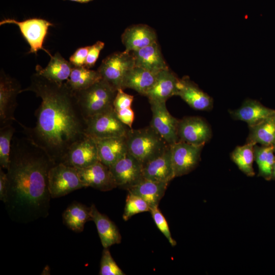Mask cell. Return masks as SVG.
<instances>
[{"instance_id":"d6a6232c","label":"cell","mask_w":275,"mask_h":275,"mask_svg":"<svg viewBox=\"0 0 275 275\" xmlns=\"http://www.w3.org/2000/svg\"><path fill=\"white\" fill-rule=\"evenodd\" d=\"M12 123L1 126L0 128V165L7 170L10 163L12 141L15 132Z\"/></svg>"},{"instance_id":"74e56055","label":"cell","mask_w":275,"mask_h":275,"mask_svg":"<svg viewBox=\"0 0 275 275\" xmlns=\"http://www.w3.org/2000/svg\"><path fill=\"white\" fill-rule=\"evenodd\" d=\"M90 48L87 46L78 48L69 58V62L75 67L84 66Z\"/></svg>"},{"instance_id":"7c38bea8","label":"cell","mask_w":275,"mask_h":275,"mask_svg":"<svg viewBox=\"0 0 275 275\" xmlns=\"http://www.w3.org/2000/svg\"><path fill=\"white\" fill-rule=\"evenodd\" d=\"M21 86L14 78L3 71L0 75V124L1 126L16 121L14 113L17 106L16 97L20 93Z\"/></svg>"},{"instance_id":"e575fe53","label":"cell","mask_w":275,"mask_h":275,"mask_svg":"<svg viewBox=\"0 0 275 275\" xmlns=\"http://www.w3.org/2000/svg\"><path fill=\"white\" fill-rule=\"evenodd\" d=\"M100 275H125L122 270L118 266L108 248H104L100 263Z\"/></svg>"},{"instance_id":"2e32d148","label":"cell","mask_w":275,"mask_h":275,"mask_svg":"<svg viewBox=\"0 0 275 275\" xmlns=\"http://www.w3.org/2000/svg\"><path fill=\"white\" fill-rule=\"evenodd\" d=\"M175 96H180L191 107L199 111H208L213 105L212 98L201 90L187 76L178 81Z\"/></svg>"},{"instance_id":"5b68a950","label":"cell","mask_w":275,"mask_h":275,"mask_svg":"<svg viewBox=\"0 0 275 275\" xmlns=\"http://www.w3.org/2000/svg\"><path fill=\"white\" fill-rule=\"evenodd\" d=\"M48 190L51 198H57L85 187L76 168L61 162L53 166L48 174Z\"/></svg>"},{"instance_id":"603a6c76","label":"cell","mask_w":275,"mask_h":275,"mask_svg":"<svg viewBox=\"0 0 275 275\" xmlns=\"http://www.w3.org/2000/svg\"><path fill=\"white\" fill-rule=\"evenodd\" d=\"M90 207L92 221L96 225L103 248L121 243V235L115 224L106 215L100 213L94 204Z\"/></svg>"},{"instance_id":"7a4b0ae2","label":"cell","mask_w":275,"mask_h":275,"mask_svg":"<svg viewBox=\"0 0 275 275\" xmlns=\"http://www.w3.org/2000/svg\"><path fill=\"white\" fill-rule=\"evenodd\" d=\"M54 162L27 138H13L6 209L11 220L27 224L49 214L51 196L48 174Z\"/></svg>"},{"instance_id":"ffe728a7","label":"cell","mask_w":275,"mask_h":275,"mask_svg":"<svg viewBox=\"0 0 275 275\" xmlns=\"http://www.w3.org/2000/svg\"><path fill=\"white\" fill-rule=\"evenodd\" d=\"M95 140L99 161L108 167L128 152L126 135Z\"/></svg>"},{"instance_id":"836d02e7","label":"cell","mask_w":275,"mask_h":275,"mask_svg":"<svg viewBox=\"0 0 275 275\" xmlns=\"http://www.w3.org/2000/svg\"><path fill=\"white\" fill-rule=\"evenodd\" d=\"M148 204L141 197L128 192L125 201L123 219L128 221L135 214L144 212H150Z\"/></svg>"},{"instance_id":"4316f807","label":"cell","mask_w":275,"mask_h":275,"mask_svg":"<svg viewBox=\"0 0 275 275\" xmlns=\"http://www.w3.org/2000/svg\"><path fill=\"white\" fill-rule=\"evenodd\" d=\"M63 223L71 230L81 232L85 224L92 221L91 207L74 202L64 211L62 215Z\"/></svg>"},{"instance_id":"f546056e","label":"cell","mask_w":275,"mask_h":275,"mask_svg":"<svg viewBox=\"0 0 275 275\" xmlns=\"http://www.w3.org/2000/svg\"><path fill=\"white\" fill-rule=\"evenodd\" d=\"M256 144L246 142L241 146H237L231 153V159L239 169L248 176H254L253 162L255 160L254 147Z\"/></svg>"},{"instance_id":"83f0119b","label":"cell","mask_w":275,"mask_h":275,"mask_svg":"<svg viewBox=\"0 0 275 275\" xmlns=\"http://www.w3.org/2000/svg\"><path fill=\"white\" fill-rule=\"evenodd\" d=\"M249 129L247 142L271 146L275 141V114Z\"/></svg>"},{"instance_id":"8fae6325","label":"cell","mask_w":275,"mask_h":275,"mask_svg":"<svg viewBox=\"0 0 275 275\" xmlns=\"http://www.w3.org/2000/svg\"><path fill=\"white\" fill-rule=\"evenodd\" d=\"M152 116L150 126L170 145L179 141V120L167 109L166 102L149 101Z\"/></svg>"},{"instance_id":"ac0fdd59","label":"cell","mask_w":275,"mask_h":275,"mask_svg":"<svg viewBox=\"0 0 275 275\" xmlns=\"http://www.w3.org/2000/svg\"><path fill=\"white\" fill-rule=\"evenodd\" d=\"M126 51L130 52L157 41L155 31L145 24H134L127 28L121 35Z\"/></svg>"},{"instance_id":"6da1fadb","label":"cell","mask_w":275,"mask_h":275,"mask_svg":"<svg viewBox=\"0 0 275 275\" xmlns=\"http://www.w3.org/2000/svg\"><path fill=\"white\" fill-rule=\"evenodd\" d=\"M34 92L41 99L36 110V125L23 128L25 136L44 150L55 164L62 162L70 147L85 137L86 119L74 93L66 81L57 83L36 72L30 86L21 89Z\"/></svg>"},{"instance_id":"4fadbf2b","label":"cell","mask_w":275,"mask_h":275,"mask_svg":"<svg viewBox=\"0 0 275 275\" xmlns=\"http://www.w3.org/2000/svg\"><path fill=\"white\" fill-rule=\"evenodd\" d=\"M98 161L96 142L86 135L70 147L62 163L75 168H84Z\"/></svg>"},{"instance_id":"f1b7e54d","label":"cell","mask_w":275,"mask_h":275,"mask_svg":"<svg viewBox=\"0 0 275 275\" xmlns=\"http://www.w3.org/2000/svg\"><path fill=\"white\" fill-rule=\"evenodd\" d=\"M101 79L97 70H91L85 66H74L66 82L72 91H77L86 89Z\"/></svg>"},{"instance_id":"b9f144b4","label":"cell","mask_w":275,"mask_h":275,"mask_svg":"<svg viewBox=\"0 0 275 275\" xmlns=\"http://www.w3.org/2000/svg\"><path fill=\"white\" fill-rule=\"evenodd\" d=\"M272 147H273L274 152H275V141H274V142L273 143V144L272 145Z\"/></svg>"},{"instance_id":"9a60e30c","label":"cell","mask_w":275,"mask_h":275,"mask_svg":"<svg viewBox=\"0 0 275 275\" xmlns=\"http://www.w3.org/2000/svg\"><path fill=\"white\" fill-rule=\"evenodd\" d=\"M85 187H91L101 191L117 188L108 167L98 161L84 168H76Z\"/></svg>"},{"instance_id":"d6986e66","label":"cell","mask_w":275,"mask_h":275,"mask_svg":"<svg viewBox=\"0 0 275 275\" xmlns=\"http://www.w3.org/2000/svg\"><path fill=\"white\" fill-rule=\"evenodd\" d=\"M179 78L169 68L157 73L156 80L146 93L149 101L166 102L171 97L175 96Z\"/></svg>"},{"instance_id":"cb8c5ba5","label":"cell","mask_w":275,"mask_h":275,"mask_svg":"<svg viewBox=\"0 0 275 275\" xmlns=\"http://www.w3.org/2000/svg\"><path fill=\"white\" fill-rule=\"evenodd\" d=\"M169 183L154 181L143 178L138 183L130 187L127 191L143 199L150 208L158 206L163 197Z\"/></svg>"},{"instance_id":"8d00e7d4","label":"cell","mask_w":275,"mask_h":275,"mask_svg":"<svg viewBox=\"0 0 275 275\" xmlns=\"http://www.w3.org/2000/svg\"><path fill=\"white\" fill-rule=\"evenodd\" d=\"M104 43L98 41L93 45L90 46V48L86 59L85 67L90 69L95 64L101 50L104 46Z\"/></svg>"},{"instance_id":"277c9868","label":"cell","mask_w":275,"mask_h":275,"mask_svg":"<svg viewBox=\"0 0 275 275\" xmlns=\"http://www.w3.org/2000/svg\"><path fill=\"white\" fill-rule=\"evenodd\" d=\"M128 152L143 166L161 154L170 146L150 125L129 128L126 135Z\"/></svg>"},{"instance_id":"44dd1931","label":"cell","mask_w":275,"mask_h":275,"mask_svg":"<svg viewBox=\"0 0 275 275\" xmlns=\"http://www.w3.org/2000/svg\"><path fill=\"white\" fill-rule=\"evenodd\" d=\"M130 53L135 66L155 72L169 68L157 41Z\"/></svg>"},{"instance_id":"ba28073f","label":"cell","mask_w":275,"mask_h":275,"mask_svg":"<svg viewBox=\"0 0 275 275\" xmlns=\"http://www.w3.org/2000/svg\"><path fill=\"white\" fill-rule=\"evenodd\" d=\"M15 24L17 25L22 36L30 46L29 53L37 54L40 49L45 51L50 57L51 54L43 47V44L47 34L48 28L53 24L49 21L41 18H31L22 21H18L14 19H4L0 22V25L4 24Z\"/></svg>"},{"instance_id":"3957f363","label":"cell","mask_w":275,"mask_h":275,"mask_svg":"<svg viewBox=\"0 0 275 275\" xmlns=\"http://www.w3.org/2000/svg\"><path fill=\"white\" fill-rule=\"evenodd\" d=\"M117 92V90L103 78L86 89L74 91L86 119L113 109Z\"/></svg>"},{"instance_id":"f35d334b","label":"cell","mask_w":275,"mask_h":275,"mask_svg":"<svg viewBox=\"0 0 275 275\" xmlns=\"http://www.w3.org/2000/svg\"><path fill=\"white\" fill-rule=\"evenodd\" d=\"M9 181L6 173L0 168V200L6 203L8 198Z\"/></svg>"},{"instance_id":"60d3db41","label":"cell","mask_w":275,"mask_h":275,"mask_svg":"<svg viewBox=\"0 0 275 275\" xmlns=\"http://www.w3.org/2000/svg\"><path fill=\"white\" fill-rule=\"evenodd\" d=\"M272 179H275V159L272 168Z\"/></svg>"},{"instance_id":"484cf974","label":"cell","mask_w":275,"mask_h":275,"mask_svg":"<svg viewBox=\"0 0 275 275\" xmlns=\"http://www.w3.org/2000/svg\"><path fill=\"white\" fill-rule=\"evenodd\" d=\"M158 72L134 66L125 76L122 89H131L145 96L154 84Z\"/></svg>"},{"instance_id":"ab89813d","label":"cell","mask_w":275,"mask_h":275,"mask_svg":"<svg viewBox=\"0 0 275 275\" xmlns=\"http://www.w3.org/2000/svg\"><path fill=\"white\" fill-rule=\"evenodd\" d=\"M64 1H70L72 2H75L80 3H88L93 0H64Z\"/></svg>"},{"instance_id":"8992f818","label":"cell","mask_w":275,"mask_h":275,"mask_svg":"<svg viewBox=\"0 0 275 275\" xmlns=\"http://www.w3.org/2000/svg\"><path fill=\"white\" fill-rule=\"evenodd\" d=\"M129 128L114 109L86 119V134L94 140L126 135Z\"/></svg>"},{"instance_id":"9c48e42d","label":"cell","mask_w":275,"mask_h":275,"mask_svg":"<svg viewBox=\"0 0 275 275\" xmlns=\"http://www.w3.org/2000/svg\"><path fill=\"white\" fill-rule=\"evenodd\" d=\"M109 168L120 188L127 190L144 178L143 164L128 152Z\"/></svg>"},{"instance_id":"d590c367","label":"cell","mask_w":275,"mask_h":275,"mask_svg":"<svg viewBox=\"0 0 275 275\" xmlns=\"http://www.w3.org/2000/svg\"><path fill=\"white\" fill-rule=\"evenodd\" d=\"M150 212L158 229L166 237L171 246H175L177 244L176 241L172 237L168 222L158 208V206L151 208Z\"/></svg>"},{"instance_id":"7402d4cb","label":"cell","mask_w":275,"mask_h":275,"mask_svg":"<svg viewBox=\"0 0 275 275\" xmlns=\"http://www.w3.org/2000/svg\"><path fill=\"white\" fill-rule=\"evenodd\" d=\"M274 114L275 109L268 108L260 102L250 99L245 100L239 108L230 112L233 119L246 122L249 127L258 124Z\"/></svg>"},{"instance_id":"4dcf8cb0","label":"cell","mask_w":275,"mask_h":275,"mask_svg":"<svg viewBox=\"0 0 275 275\" xmlns=\"http://www.w3.org/2000/svg\"><path fill=\"white\" fill-rule=\"evenodd\" d=\"M133 96L128 94L122 89L117 90L114 101V110L118 118L124 124L132 128L134 119V114L131 105Z\"/></svg>"},{"instance_id":"30bf717a","label":"cell","mask_w":275,"mask_h":275,"mask_svg":"<svg viewBox=\"0 0 275 275\" xmlns=\"http://www.w3.org/2000/svg\"><path fill=\"white\" fill-rule=\"evenodd\" d=\"M204 146H196L181 141L171 145L175 177L186 175L194 170L200 160Z\"/></svg>"},{"instance_id":"d4e9b609","label":"cell","mask_w":275,"mask_h":275,"mask_svg":"<svg viewBox=\"0 0 275 275\" xmlns=\"http://www.w3.org/2000/svg\"><path fill=\"white\" fill-rule=\"evenodd\" d=\"M74 66L57 52L50 57L47 66L43 68L38 65L36 72L47 79L57 83H62L69 77Z\"/></svg>"},{"instance_id":"52a82bcc","label":"cell","mask_w":275,"mask_h":275,"mask_svg":"<svg viewBox=\"0 0 275 275\" xmlns=\"http://www.w3.org/2000/svg\"><path fill=\"white\" fill-rule=\"evenodd\" d=\"M134 66L132 54L124 50L114 52L106 57L97 70L102 78L118 90L122 89L125 76Z\"/></svg>"},{"instance_id":"e0dca14e","label":"cell","mask_w":275,"mask_h":275,"mask_svg":"<svg viewBox=\"0 0 275 275\" xmlns=\"http://www.w3.org/2000/svg\"><path fill=\"white\" fill-rule=\"evenodd\" d=\"M143 176L146 179L169 183L175 178L170 145L161 154L143 166Z\"/></svg>"},{"instance_id":"1f68e13d","label":"cell","mask_w":275,"mask_h":275,"mask_svg":"<svg viewBox=\"0 0 275 275\" xmlns=\"http://www.w3.org/2000/svg\"><path fill=\"white\" fill-rule=\"evenodd\" d=\"M255 160L259 169V175L265 179H272V168L275 156L272 146H258L254 147Z\"/></svg>"},{"instance_id":"5bb4252c","label":"cell","mask_w":275,"mask_h":275,"mask_svg":"<svg viewBox=\"0 0 275 275\" xmlns=\"http://www.w3.org/2000/svg\"><path fill=\"white\" fill-rule=\"evenodd\" d=\"M179 141L196 146H204L211 136L208 123L199 117H188L179 120Z\"/></svg>"}]
</instances>
